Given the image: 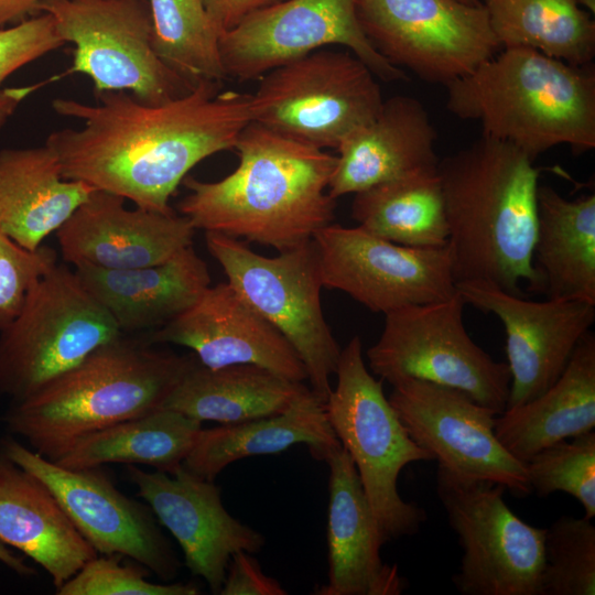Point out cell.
<instances>
[{"mask_svg":"<svg viewBox=\"0 0 595 595\" xmlns=\"http://www.w3.org/2000/svg\"><path fill=\"white\" fill-rule=\"evenodd\" d=\"M96 96V105L52 101L56 113L83 122L80 129L56 130L45 141L62 176L163 214L174 212L169 201L190 170L234 149L253 121L252 94L221 90L219 82H202L158 106L123 90Z\"/></svg>","mask_w":595,"mask_h":595,"instance_id":"obj_1","label":"cell"},{"mask_svg":"<svg viewBox=\"0 0 595 595\" xmlns=\"http://www.w3.org/2000/svg\"><path fill=\"white\" fill-rule=\"evenodd\" d=\"M239 164L204 182L185 176L190 193L177 207L195 229L219 232L279 252L313 239L333 223L336 199L328 185L337 156L255 121L240 132Z\"/></svg>","mask_w":595,"mask_h":595,"instance_id":"obj_2","label":"cell"},{"mask_svg":"<svg viewBox=\"0 0 595 595\" xmlns=\"http://www.w3.org/2000/svg\"><path fill=\"white\" fill-rule=\"evenodd\" d=\"M456 283L484 281L541 292L533 266L540 171L516 147L482 136L439 161Z\"/></svg>","mask_w":595,"mask_h":595,"instance_id":"obj_3","label":"cell"},{"mask_svg":"<svg viewBox=\"0 0 595 595\" xmlns=\"http://www.w3.org/2000/svg\"><path fill=\"white\" fill-rule=\"evenodd\" d=\"M143 338H118L31 397L12 402L8 430L56 462L87 435L162 408L197 357L156 350Z\"/></svg>","mask_w":595,"mask_h":595,"instance_id":"obj_4","label":"cell"},{"mask_svg":"<svg viewBox=\"0 0 595 595\" xmlns=\"http://www.w3.org/2000/svg\"><path fill=\"white\" fill-rule=\"evenodd\" d=\"M446 88L447 110L477 121L482 136L507 142L533 162L567 144L595 148V72L524 47L501 48Z\"/></svg>","mask_w":595,"mask_h":595,"instance_id":"obj_5","label":"cell"},{"mask_svg":"<svg viewBox=\"0 0 595 595\" xmlns=\"http://www.w3.org/2000/svg\"><path fill=\"white\" fill-rule=\"evenodd\" d=\"M335 375L325 412L355 464L381 538L387 543L413 536L426 513L401 498L398 478L407 465L433 458L407 432L383 393L382 380L369 372L359 336L342 349Z\"/></svg>","mask_w":595,"mask_h":595,"instance_id":"obj_6","label":"cell"},{"mask_svg":"<svg viewBox=\"0 0 595 595\" xmlns=\"http://www.w3.org/2000/svg\"><path fill=\"white\" fill-rule=\"evenodd\" d=\"M205 241L227 282L292 345L310 388L325 402L342 348L323 313L324 285L314 240L271 258L219 232L206 231Z\"/></svg>","mask_w":595,"mask_h":595,"instance_id":"obj_7","label":"cell"},{"mask_svg":"<svg viewBox=\"0 0 595 595\" xmlns=\"http://www.w3.org/2000/svg\"><path fill=\"white\" fill-rule=\"evenodd\" d=\"M121 335L75 271L56 263L0 332V394L22 401Z\"/></svg>","mask_w":595,"mask_h":595,"instance_id":"obj_8","label":"cell"},{"mask_svg":"<svg viewBox=\"0 0 595 595\" xmlns=\"http://www.w3.org/2000/svg\"><path fill=\"white\" fill-rule=\"evenodd\" d=\"M260 78L252 94L253 121L323 150L337 149L383 102L375 74L348 50L324 47Z\"/></svg>","mask_w":595,"mask_h":595,"instance_id":"obj_9","label":"cell"},{"mask_svg":"<svg viewBox=\"0 0 595 595\" xmlns=\"http://www.w3.org/2000/svg\"><path fill=\"white\" fill-rule=\"evenodd\" d=\"M465 304L456 292L443 301L386 313L380 337L366 351L372 374L391 386L413 378L454 388L501 413L510 371L470 338L463 322Z\"/></svg>","mask_w":595,"mask_h":595,"instance_id":"obj_10","label":"cell"},{"mask_svg":"<svg viewBox=\"0 0 595 595\" xmlns=\"http://www.w3.org/2000/svg\"><path fill=\"white\" fill-rule=\"evenodd\" d=\"M505 489L437 467L436 494L463 550L452 576L463 595H541L545 529L513 513Z\"/></svg>","mask_w":595,"mask_h":595,"instance_id":"obj_11","label":"cell"},{"mask_svg":"<svg viewBox=\"0 0 595 595\" xmlns=\"http://www.w3.org/2000/svg\"><path fill=\"white\" fill-rule=\"evenodd\" d=\"M65 43L74 44L66 74L88 76L95 93L129 90L139 101L158 106L194 87L155 54L147 0H42Z\"/></svg>","mask_w":595,"mask_h":595,"instance_id":"obj_12","label":"cell"},{"mask_svg":"<svg viewBox=\"0 0 595 595\" xmlns=\"http://www.w3.org/2000/svg\"><path fill=\"white\" fill-rule=\"evenodd\" d=\"M357 17L386 61L431 84L446 86L501 50L483 3L358 0Z\"/></svg>","mask_w":595,"mask_h":595,"instance_id":"obj_13","label":"cell"},{"mask_svg":"<svg viewBox=\"0 0 595 595\" xmlns=\"http://www.w3.org/2000/svg\"><path fill=\"white\" fill-rule=\"evenodd\" d=\"M358 0H282L257 10L223 33L227 77L249 80L317 50L343 46L385 82L407 80L369 43L357 17Z\"/></svg>","mask_w":595,"mask_h":595,"instance_id":"obj_14","label":"cell"},{"mask_svg":"<svg viewBox=\"0 0 595 595\" xmlns=\"http://www.w3.org/2000/svg\"><path fill=\"white\" fill-rule=\"evenodd\" d=\"M0 448L48 487L98 554L128 556L164 582L176 577L181 562L150 507L122 494L99 467L62 466L13 437L0 440Z\"/></svg>","mask_w":595,"mask_h":595,"instance_id":"obj_15","label":"cell"},{"mask_svg":"<svg viewBox=\"0 0 595 595\" xmlns=\"http://www.w3.org/2000/svg\"><path fill=\"white\" fill-rule=\"evenodd\" d=\"M313 240L323 285L348 294L375 313L443 301L457 292L446 246H402L360 226L333 223Z\"/></svg>","mask_w":595,"mask_h":595,"instance_id":"obj_16","label":"cell"},{"mask_svg":"<svg viewBox=\"0 0 595 595\" xmlns=\"http://www.w3.org/2000/svg\"><path fill=\"white\" fill-rule=\"evenodd\" d=\"M388 400L411 439L439 466L498 483L518 497L532 493L524 464L496 437L495 410L461 390L413 378L392 385Z\"/></svg>","mask_w":595,"mask_h":595,"instance_id":"obj_17","label":"cell"},{"mask_svg":"<svg viewBox=\"0 0 595 595\" xmlns=\"http://www.w3.org/2000/svg\"><path fill=\"white\" fill-rule=\"evenodd\" d=\"M456 290L466 304L495 314L505 328L510 371L506 408L548 390L595 321V304L583 301H532L484 281L459 282Z\"/></svg>","mask_w":595,"mask_h":595,"instance_id":"obj_18","label":"cell"},{"mask_svg":"<svg viewBox=\"0 0 595 595\" xmlns=\"http://www.w3.org/2000/svg\"><path fill=\"white\" fill-rule=\"evenodd\" d=\"M137 494L180 544L186 567L219 594L231 555L260 552L266 538L234 518L224 507L220 488L182 465L173 474L126 468Z\"/></svg>","mask_w":595,"mask_h":595,"instance_id":"obj_19","label":"cell"},{"mask_svg":"<svg viewBox=\"0 0 595 595\" xmlns=\"http://www.w3.org/2000/svg\"><path fill=\"white\" fill-rule=\"evenodd\" d=\"M143 339L187 347L208 368L248 364L292 381L307 380L292 345L228 282L209 285L193 305Z\"/></svg>","mask_w":595,"mask_h":595,"instance_id":"obj_20","label":"cell"},{"mask_svg":"<svg viewBox=\"0 0 595 595\" xmlns=\"http://www.w3.org/2000/svg\"><path fill=\"white\" fill-rule=\"evenodd\" d=\"M195 228L183 215L137 207L125 198L94 190L56 230L65 262L104 269H133L162 263L193 245Z\"/></svg>","mask_w":595,"mask_h":595,"instance_id":"obj_21","label":"cell"},{"mask_svg":"<svg viewBox=\"0 0 595 595\" xmlns=\"http://www.w3.org/2000/svg\"><path fill=\"white\" fill-rule=\"evenodd\" d=\"M329 468L327 508L328 581L316 595H399L407 581L381 560L385 544L355 464L342 446L321 457Z\"/></svg>","mask_w":595,"mask_h":595,"instance_id":"obj_22","label":"cell"},{"mask_svg":"<svg viewBox=\"0 0 595 595\" xmlns=\"http://www.w3.org/2000/svg\"><path fill=\"white\" fill-rule=\"evenodd\" d=\"M436 139L420 100L401 95L383 100L378 115L337 147L329 196L337 199L414 171L437 167Z\"/></svg>","mask_w":595,"mask_h":595,"instance_id":"obj_23","label":"cell"},{"mask_svg":"<svg viewBox=\"0 0 595 595\" xmlns=\"http://www.w3.org/2000/svg\"><path fill=\"white\" fill-rule=\"evenodd\" d=\"M74 271L122 334L155 331L193 305L210 285L205 261L188 246L169 260L133 269L77 264Z\"/></svg>","mask_w":595,"mask_h":595,"instance_id":"obj_24","label":"cell"},{"mask_svg":"<svg viewBox=\"0 0 595 595\" xmlns=\"http://www.w3.org/2000/svg\"><path fill=\"white\" fill-rule=\"evenodd\" d=\"M0 541L41 565L56 589L98 555L48 487L1 448Z\"/></svg>","mask_w":595,"mask_h":595,"instance_id":"obj_25","label":"cell"},{"mask_svg":"<svg viewBox=\"0 0 595 595\" xmlns=\"http://www.w3.org/2000/svg\"><path fill=\"white\" fill-rule=\"evenodd\" d=\"M96 190L62 176L46 145L0 151V230L28 250L71 217Z\"/></svg>","mask_w":595,"mask_h":595,"instance_id":"obj_26","label":"cell"},{"mask_svg":"<svg viewBox=\"0 0 595 595\" xmlns=\"http://www.w3.org/2000/svg\"><path fill=\"white\" fill-rule=\"evenodd\" d=\"M595 428V336L578 342L559 379L542 394L495 419L500 444L523 464L542 448Z\"/></svg>","mask_w":595,"mask_h":595,"instance_id":"obj_27","label":"cell"},{"mask_svg":"<svg viewBox=\"0 0 595 595\" xmlns=\"http://www.w3.org/2000/svg\"><path fill=\"white\" fill-rule=\"evenodd\" d=\"M295 444H306L315 459L340 445L327 420L324 401L311 388L279 414L202 429L183 465L214 480L234 462L281 453Z\"/></svg>","mask_w":595,"mask_h":595,"instance_id":"obj_28","label":"cell"},{"mask_svg":"<svg viewBox=\"0 0 595 595\" xmlns=\"http://www.w3.org/2000/svg\"><path fill=\"white\" fill-rule=\"evenodd\" d=\"M533 266L548 299L595 304V195L563 197L539 185Z\"/></svg>","mask_w":595,"mask_h":595,"instance_id":"obj_29","label":"cell"},{"mask_svg":"<svg viewBox=\"0 0 595 595\" xmlns=\"http://www.w3.org/2000/svg\"><path fill=\"white\" fill-rule=\"evenodd\" d=\"M310 387L256 365L220 368L198 359L185 372L161 409L220 424L239 423L285 411Z\"/></svg>","mask_w":595,"mask_h":595,"instance_id":"obj_30","label":"cell"},{"mask_svg":"<svg viewBox=\"0 0 595 595\" xmlns=\"http://www.w3.org/2000/svg\"><path fill=\"white\" fill-rule=\"evenodd\" d=\"M351 217L398 245L440 248L448 229L437 167L419 170L354 194Z\"/></svg>","mask_w":595,"mask_h":595,"instance_id":"obj_31","label":"cell"},{"mask_svg":"<svg viewBox=\"0 0 595 595\" xmlns=\"http://www.w3.org/2000/svg\"><path fill=\"white\" fill-rule=\"evenodd\" d=\"M202 423L181 412L159 409L87 435L55 463L69 468L142 464L173 474L192 451Z\"/></svg>","mask_w":595,"mask_h":595,"instance_id":"obj_32","label":"cell"},{"mask_svg":"<svg viewBox=\"0 0 595 595\" xmlns=\"http://www.w3.org/2000/svg\"><path fill=\"white\" fill-rule=\"evenodd\" d=\"M501 48L524 47L591 65L595 22L578 0H480Z\"/></svg>","mask_w":595,"mask_h":595,"instance_id":"obj_33","label":"cell"},{"mask_svg":"<svg viewBox=\"0 0 595 595\" xmlns=\"http://www.w3.org/2000/svg\"><path fill=\"white\" fill-rule=\"evenodd\" d=\"M156 56L191 87L225 79L220 33L203 0H147Z\"/></svg>","mask_w":595,"mask_h":595,"instance_id":"obj_34","label":"cell"},{"mask_svg":"<svg viewBox=\"0 0 595 595\" xmlns=\"http://www.w3.org/2000/svg\"><path fill=\"white\" fill-rule=\"evenodd\" d=\"M541 595L595 594V527L587 517L562 516L545 528Z\"/></svg>","mask_w":595,"mask_h":595,"instance_id":"obj_35","label":"cell"},{"mask_svg":"<svg viewBox=\"0 0 595 595\" xmlns=\"http://www.w3.org/2000/svg\"><path fill=\"white\" fill-rule=\"evenodd\" d=\"M531 490L538 497L563 491L574 497L585 511L595 516V432L555 442L524 463Z\"/></svg>","mask_w":595,"mask_h":595,"instance_id":"obj_36","label":"cell"},{"mask_svg":"<svg viewBox=\"0 0 595 595\" xmlns=\"http://www.w3.org/2000/svg\"><path fill=\"white\" fill-rule=\"evenodd\" d=\"M64 44L53 18L47 13L0 29V130L20 104L43 83L4 88L1 84L15 71Z\"/></svg>","mask_w":595,"mask_h":595,"instance_id":"obj_37","label":"cell"},{"mask_svg":"<svg viewBox=\"0 0 595 595\" xmlns=\"http://www.w3.org/2000/svg\"><path fill=\"white\" fill-rule=\"evenodd\" d=\"M120 555L98 554L56 589L57 595H197L194 583H152L144 570L121 564Z\"/></svg>","mask_w":595,"mask_h":595,"instance_id":"obj_38","label":"cell"},{"mask_svg":"<svg viewBox=\"0 0 595 595\" xmlns=\"http://www.w3.org/2000/svg\"><path fill=\"white\" fill-rule=\"evenodd\" d=\"M57 263L47 246L28 250L0 230V332L19 315L36 282Z\"/></svg>","mask_w":595,"mask_h":595,"instance_id":"obj_39","label":"cell"},{"mask_svg":"<svg viewBox=\"0 0 595 595\" xmlns=\"http://www.w3.org/2000/svg\"><path fill=\"white\" fill-rule=\"evenodd\" d=\"M281 583L266 575L252 553L238 551L231 555L218 595H286Z\"/></svg>","mask_w":595,"mask_h":595,"instance_id":"obj_40","label":"cell"},{"mask_svg":"<svg viewBox=\"0 0 595 595\" xmlns=\"http://www.w3.org/2000/svg\"><path fill=\"white\" fill-rule=\"evenodd\" d=\"M282 0H203L220 35L237 26L252 12Z\"/></svg>","mask_w":595,"mask_h":595,"instance_id":"obj_41","label":"cell"},{"mask_svg":"<svg viewBox=\"0 0 595 595\" xmlns=\"http://www.w3.org/2000/svg\"><path fill=\"white\" fill-rule=\"evenodd\" d=\"M42 0H0V29L9 23L17 24L37 12Z\"/></svg>","mask_w":595,"mask_h":595,"instance_id":"obj_42","label":"cell"},{"mask_svg":"<svg viewBox=\"0 0 595 595\" xmlns=\"http://www.w3.org/2000/svg\"><path fill=\"white\" fill-rule=\"evenodd\" d=\"M0 562L21 576H32L36 573L33 567L26 565L22 558L14 555L1 541Z\"/></svg>","mask_w":595,"mask_h":595,"instance_id":"obj_43","label":"cell"},{"mask_svg":"<svg viewBox=\"0 0 595 595\" xmlns=\"http://www.w3.org/2000/svg\"><path fill=\"white\" fill-rule=\"evenodd\" d=\"M581 6L592 14L595 12V0H578Z\"/></svg>","mask_w":595,"mask_h":595,"instance_id":"obj_44","label":"cell"},{"mask_svg":"<svg viewBox=\"0 0 595 595\" xmlns=\"http://www.w3.org/2000/svg\"><path fill=\"white\" fill-rule=\"evenodd\" d=\"M465 3H482L480 0H459Z\"/></svg>","mask_w":595,"mask_h":595,"instance_id":"obj_45","label":"cell"}]
</instances>
